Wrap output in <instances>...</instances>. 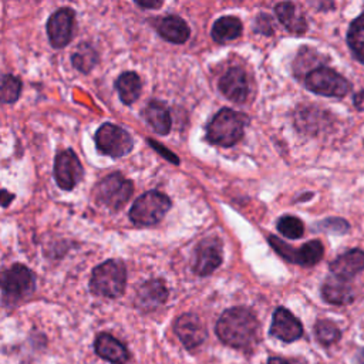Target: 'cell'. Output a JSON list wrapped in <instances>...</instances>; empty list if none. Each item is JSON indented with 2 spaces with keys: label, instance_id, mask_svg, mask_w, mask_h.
<instances>
[{
  "label": "cell",
  "instance_id": "cell-29",
  "mask_svg": "<svg viewBox=\"0 0 364 364\" xmlns=\"http://www.w3.org/2000/svg\"><path fill=\"white\" fill-rule=\"evenodd\" d=\"M316 336L320 343L330 346L340 338L338 327L330 320H320L316 324Z\"/></svg>",
  "mask_w": 364,
  "mask_h": 364
},
{
  "label": "cell",
  "instance_id": "cell-1",
  "mask_svg": "<svg viewBox=\"0 0 364 364\" xmlns=\"http://www.w3.org/2000/svg\"><path fill=\"white\" fill-rule=\"evenodd\" d=\"M216 334L228 346L236 348L247 347L256 338L257 320L247 309H229L218 320Z\"/></svg>",
  "mask_w": 364,
  "mask_h": 364
},
{
  "label": "cell",
  "instance_id": "cell-25",
  "mask_svg": "<svg viewBox=\"0 0 364 364\" xmlns=\"http://www.w3.org/2000/svg\"><path fill=\"white\" fill-rule=\"evenodd\" d=\"M347 41L354 57L364 63V13L351 23Z\"/></svg>",
  "mask_w": 364,
  "mask_h": 364
},
{
  "label": "cell",
  "instance_id": "cell-10",
  "mask_svg": "<svg viewBox=\"0 0 364 364\" xmlns=\"http://www.w3.org/2000/svg\"><path fill=\"white\" fill-rule=\"evenodd\" d=\"M54 176L57 185L64 191L73 189L81 181L82 166L80 159L71 149L63 151L55 156Z\"/></svg>",
  "mask_w": 364,
  "mask_h": 364
},
{
  "label": "cell",
  "instance_id": "cell-7",
  "mask_svg": "<svg viewBox=\"0 0 364 364\" xmlns=\"http://www.w3.org/2000/svg\"><path fill=\"white\" fill-rule=\"evenodd\" d=\"M95 144L100 152L112 158L127 155L134 145L131 135L125 129L109 122L102 124L98 128L95 134Z\"/></svg>",
  "mask_w": 364,
  "mask_h": 364
},
{
  "label": "cell",
  "instance_id": "cell-23",
  "mask_svg": "<svg viewBox=\"0 0 364 364\" xmlns=\"http://www.w3.org/2000/svg\"><path fill=\"white\" fill-rule=\"evenodd\" d=\"M240 33H242V23L239 21V18L232 16L218 18L212 27V37L218 43L235 40L239 37Z\"/></svg>",
  "mask_w": 364,
  "mask_h": 364
},
{
  "label": "cell",
  "instance_id": "cell-35",
  "mask_svg": "<svg viewBox=\"0 0 364 364\" xmlns=\"http://www.w3.org/2000/svg\"><path fill=\"white\" fill-rule=\"evenodd\" d=\"M267 364H289L286 360H283V358H277V357H273V358H270L269 361H267Z\"/></svg>",
  "mask_w": 364,
  "mask_h": 364
},
{
  "label": "cell",
  "instance_id": "cell-16",
  "mask_svg": "<svg viewBox=\"0 0 364 364\" xmlns=\"http://www.w3.org/2000/svg\"><path fill=\"white\" fill-rule=\"evenodd\" d=\"M95 353L112 363V364H125L129 358V354L122 343H119L117 338H114L109 334H100L95 340Z\"/></svg>",
  "mask_w": 364,
  "mask_h": 364
},
{
  "label": "cell",
  "instance_id": "cell-26",
  "mask_svg": "<svg viewBox=\"0 0 364 364\" xmlns=\"http://www.w3.org/2000/svg\"><path fill=\"white\" fill-rule=\"evenodd\" d=\"M73 64L82 73H88L97 64V53L88 44H82L73 55Z\"/></svg>",
  "mask_w": 364,
  "mask_h": 364
},
{
  "label": "cell",
  "instance_id": "cell-20",
  "mask_svg": "<svg viewBox=\"0 0 364 364\" xmlns=\"http://www.w3.org/2000/svg\"><path fill=\"white\" fill-rule=\"evenodd\" d=\"M276 16L280 20V23L291 33L296 34H301L306 31L307 24H306V18L301 14V11L290 1H283L279 3L274 7Z\"/></svg>",
  "mask_w": 364,
  "mask_h": 364
},
{
  "label": "cell",
  "instance_id": "cell-19",
  "mask_svg": "<svg viewBox=\"0 0 364 364\" xmlns=\"http://www.w3.org/2000/svg\"><path fill=\"white\" fill-rule=\"evenodd\" d=\"M168 297L165 284L161 280H149L144 283L136 294V303L144 310H152L162 304Z\"/></svg>",
  "mask_w": 364,
  "mask_h": 364
},
{
  "label": "cell",
  "instance_id": "cell-13",
  "mask_svg": "<svg viewBox=\"0 0 364 364\" xmlns=\"http://www.w3.org/2000/svg\"><path fill=\"white\" fill-rule=\"evenodd\" d=\"M222 262V252L220 246L216 240L213 239H206L199 243L195 255V263H193V270L199 276H208Z\"/></svg>",
  "mask_w": 364,
  "mask_h": 364
},
{
  "label": "cell",
  "instance_id": "cell-32",
  "mask_svg": "<svg viewBox=\"0 0 364 364\" xmlns=\"http://www.w3.org/2000/svg\"><path fill=\"white\" fill-rule=\"evenodd\" d=\"M149 142H151V145H152V146H154L156 151H159V152H161L164 156H166V158H168L169 161H172L173 164H178V158H176V156H173V155H172L169 151L164 149L161 145H158V144H156V142H154V141H149Z\"/></svg>",
  "mask_w": 364,
  "mask_h": 364
},
{
  "label": "cell",
  "instance_id": "cell-9",
  "mask_svg": "<svg viewBox=\"0 0 364 364\" xmlns=\"http://www.w3.org/2000/svg\"><path fill=\"white\" fill-rule=\"evenodd\" d=\"M269 242L282 257L300 266H314L323 257V245L318 240L307 242L299 249L291 247L276 236H269Z\"/></svg>",
  "mask_w": 364,
  "mask_h": 364
},
{
  "label": "cell",
  "instance_id": "cell-30",
  "mask_svg": "<svg viewBox=\"0 0 364 364\" xmlns=\"http://www.w3.org/2000/svg\"><path fill=\"white\" fill-rule=\"evenodd\" d=\"M321 228L330 232H336V233H344L348 230V223L343 219H327L323 220Z\"/></svg>",
  "mask_w": 364,
  "mask_h": 364
},
{
  "label": "cell",
  "instance_id": "cell-3",
  "mask_svg": "<svg viewBox=\"0 0 364 364\" xmlns=\"http://www.w3.org/2000/svg\"><path fill=\"white\" fill-rule=\"evenodd\" d=\"M127 283V272L119 260H107L98 264L90 279V289L97 296L109 299L119 297Z\"/></svg>",
  "mask_w": 364,
  "mask_h": 364
},
{
  "label": "cell",
  "instance_id": "cell-8",
  "mask_svg": "<svg viewBox=\"0 0 364 364\" xmlns=\"http://www.w3.org/2000/svg\"><path fill=\"white\" fill-rule=\"evenodd\" d=\"M98 199L101 202L111 208V209H119L122 208L128 199L132 195V182L125 179L121 173H111L105 176L97 189Z\"/></svg>",
  "mask_w": 364,
  "mask_h": 364
},
{
  "label": "cell",
  "instance_id": "cell-11",
  "mask_svg": "<svg viewBox=\"0 0 364 364\" xmlns=\"http://www.w3.org/2000/svg\"><path fill=\"white\" fill-rule=\"evenodd\" d=\"M74 28V13L71 9H60L47 21V34L55 48H61L71 41Z\"/></svg>",
  "mask_w": 364,
  "mask_h": 364
},
{
  "label": "cell",
  "instance_id": "cell-27",
  "mask_svg": "<svg viewBox=\"0 0 364 364\" xmlns=\"http://www.w3.org/2000/svg\"><path fill=\"white\" fill-rule=\"evenodd\" d=\"M21 91V82L14 75H4L0 80V101L1 102H14Z\"/></svg>",
  "mask_w": 364,
  "mask_h": 364
},
{
  "label": "cell",
  "instance_id": "cell-21",
  "mask_svg": "<svg viewBox=\"0 0 364 364\" xmlns=\"http://www.w3.org/2000/svg\"><path fill=\"white\" fill-rule=\"evenodd\" d=\"M158 33L161 34V37H164L165 40L175 43V44H181L185 43L189 37V27L188 24L176 16H168L165 18H162L158 23Z\"/></svg>",
  "mask_w": 364,
  "mask_h": 364
},
{
  "label": "cell",
  "instance_id": "cell-22",
  "mask_svg": "<svg viewBox=\"0 0 364 364\" xmlns=\"http://www.w3.org/2000/svg\"><path fill=\"white\" fill-rule=\"evenodd\" d=\"M146 122L152 129L161 135H165L171 129V115L168 108L159 101H151L144 111Z\"/></svg>",
  "mask_w": 364,
  "mask_h": 364
},
{
  "label": "cell",
  "instance_id": "cell-14",
  "mask_svg": "<svg viewBox=\"0 0 364 364\" xmlns=\"http://www.w3.org/2000/svg\"><path fill=\"white\" fill-rule=\"evenodd\" d=\"M270 333L272 336L290 343L301 336L303 328L300 321L287 309L279 307L273 314Z\"/></svg>",
  "mask_w": 364,
  "mask_h": 364
},
{
  "label": "cell",
  "instance_id": "cell-15",
  "mask_svg": "<svg viewBox=\"0 0 364 364\" xmlns=\"http://www.w3.org/2000/svg\"><path fill=\"white\" fill-rule=\"evenodd\" d=\"M222 94L235 102H243L247 98L249 85L246 74L242 68H229L219 81Z\"/></svg>",
  "mask_w": 364,
  "mask_h": 364
},
{
  "label": "cell",
  "instance_id": "cell-5",
  "mask_svg": "<svg viewBox=\"0 0 364 364\" xmlns=\"http://www.w3.org/2000/svg\"><path fill=\"white\" fill-rule=\"evenodd\" d=\"M34 276L24 264H14L0 274V291L9 301H17L34 291Z\"/></svg>",
  "mask_w": 364,
  "mask_h": 364
},
{
  "label": "cell",
  "instance_id": "cell-28",
  "mask_svg": "<svg viewBox=\"0 0 364 364\" xmlns=\"http://www.w3.org/2000/svg\"><path fill=\"white\" fill-rule=\"evenodd\" d=\"M277 229L282 235H284L286 237H290V239H299V237H301V235L304 232L303 222L299 218L290 216V215L282 216L277 220Z\"/></svg>",
  "mask_w": 364,
  "mask_h": 364
},
{
  "label": "cell",
  "instance_id": "cell-31",
  "mask_svg": "<svg viewBox=\"0 0 364 364\" xmlns=\"http://www.w3.org/2000/svg\"><path fill=\"white\" fill-rule=\"evenodd\" d=\"M164 0H135L136 4L145 9H158Z\"/></svg>",
  "mask_w": 364,
  "mask_h": 364
},
{
  "label": "cell",
  "instance_id": "cell-6",
  "mask_svg": "<svg viewBox=\"0 0 364 364\" xmlns=\"http://www.w3.org/2000/svg\"><path fill=\"white\" fill-rule=\"evenodd\" d=\"M306 87L326 97H344L351 90V84L343 75L327 67L310 71L306 77Z\"/></svg>",
  "mask_w": 364,
  "mask_h": 364
},
{
  "label": "cell",
  "instance_id": "cell-12",
  "mask_svg": "<svg viewBox=\"0 0 364 364\" xmlns=\"http://www.w3.org/2000/svg\"><path fill=\"white\" fill-rule=\"evenodd\" d=\"M175 330L186 348H193L202 344L206 338V327L202 320L192 313L179 316L175 321Z\"/></svg>",
  "mask_w": 364,
  "mask_h": 364
},
{
  "label": "cell",
  "instance_id": "cell-36",
  "mask_svg": "<svg viewBox=\"0 0 364 364\" xmlns=\"http://www.w3.org/2000/svg\"><path fill=\"white\" fill-rule=\"evenodd\" d=\"M358 363L360 364H364V350L360 351V355H358Z\"/></svg>",
  "mask_w": 364,
  "mask_h": 364
},
{
  "label": "cell",
  "instance_id": "cell-34",
  "mask_svg": "<svg viewBox=\"0 0 364 364\" xmlns=\"http://www.w3.org/2000/svg\"><path fill=\"white\" fill-rule=\"evenodd\" d=\"M354 102H355V107L358 109H364V91L354 97Z\"/></svg>",
  "mask_w": 364,
  "mask_h": 364
},
{
  "label": "cell",
  "instance_id": "cell-24",
  "mask_svg": "<svg viewBox=\"0 0 364 364\" xmlns=\"http://www.w3.org/2000/svg\"><path fill=\"white\" fill-rule=\"evenodd\" d=\"M115 87L124 104H132L141 92V80L135 73H124L118 77Z\"/></svg>",
  "mask_w": 364,
  "mask_h": 364
},
{
  "label": "cell",
  "instance_id": "cell-4",
  "mask_svg": "<svg viewBox=\"0 0 364 364\" xmlns=\"http://www.w3.org/2000/svg\"><path fill=\"white\" fill-rule=\"evenodd\" d=\"M171 208V200L166 195L158 191H149L141 195L132 205L129 210V218L134 223L149 226L159 222L168 209Z\"/></svg>",
  "mask_w": 364,
  "mask_h": 364
},
{
  "label": "cell",
  "instance_id": "cell-17",
  "mask_svg": "<svg viewBox=\"0 0 364 364\" xmlns=\"http://www.w3.org/2000/svg\"><path fill=\"white\" fill-rule=\"evenodd\" d=\"M331 273L341 279H350L364 269V252L353 249L338 256L330 266Z\"/></svg>",
  "mask_w": 364,
  "mask_h": 364
},
{
  "label": "cell",
  "instance_id": "cell-33",
  "mask_svg": "<svg viewBox=\"0 0 364 364\" xmlns=\"http://www.w3.org/2000/svg\"><path fill=\"white\" fill-rule=\"evenodd\" d=\"M13 198H14V196H13L10 192H7V191H4V189L0 191V205H1V206H4V208L9 206V203L13 200Z\"/></svg>",
  "mask_w": 364,
  "mask_h": 364
},
{
  "label": "cell",
  "instance_id": "cell-2",
  "mask_svg": "<svg viewBox=\"0 0 364 364\" xmlns=\"http://www.w3.org/2000/svg\"><path fill=\"white\" fill-rule=\"evenodd\" d=\"M245 124L246 117L243 114L223 108L209 122L206 136L215 145L232 146L243 136Z\"/></svg>",
  "mask_w": 364,
  "mask_h": 364
},
{
  "label": "cell",
  "instance_id": "cell-18",
  "mask_svg": "<svg viewBox=\"0 0 364 364\" xmlns=\"http://www.w3.org/2000/svg\"><path fill=\"white\" fill-rule=\"evenodd\" d=\"M323 299L331 304H347L354 299L353 287L347 283V279L338 276L328 277L321 287Z\"/></svg>",
  "mask_w": 364,
  "mask_h": 364
}]
</instances>
